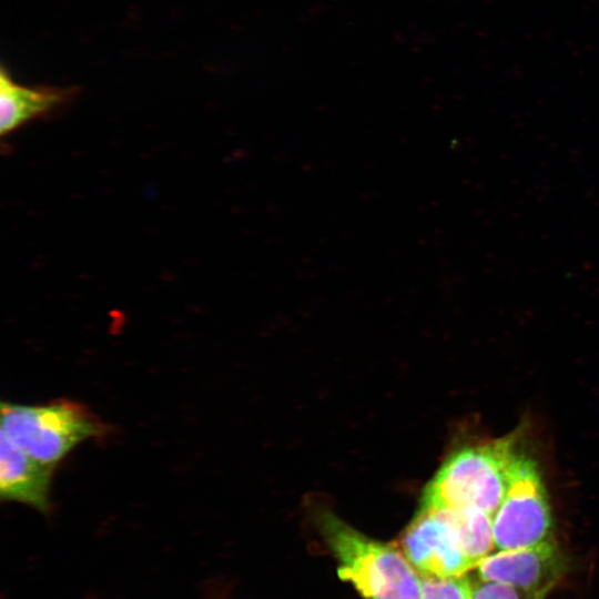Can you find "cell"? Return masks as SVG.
Returning a JSON list of instances; mask_svg holds the SVG:
<instances>
[{
    "label": "cell",
    "mask_w": 599,
    "mask_h": 599,
    "mask_svg": "<svg viewBox=\"0 0 599 599\" xmlns=\"http://www.w3.org/2000/svg\"><path fill=\"white\" fill-rule=\"evenodd\" d=\"M319 532L338 577L363 599H422V576L398 547L373 539L331 511L317 514Z\"/></svg>",
    "instance_id": "cell-1"
},
{
    "label": "cell",
    "mask_w": 599,
    "mask_h": 599,
    "mask_svg": "<svg viewBox=\"0 0 599 599\" xmlns=\"http://www.w3.org/2000/svg\"><path fill=\"white\" fill-rule=\"evenodd\" d=\"M516 453L511 438L464 447L427 484L420 508H477L491 517L506 494Z\"/></svg>",
    "instance_id": "cell-2"
},
{
    "label": "cell",
    "mask_w": 599,
    "mask_h": 599,
    "mask_svg": "<svg viewBox=\"0 0 599 599\" xmlns=\"http://www.w3.org/2000/svg\"><path fill=\"white\" fill-rule=\"evenodd\" d=\"M108 429L88 408L72 400L1 404V433L35 459L52 466L83 440L103 436Z\"/></svg>",
    "instance_id": "cell-3"
},
{
    "label": "cell",
    "mask_w": 599,
    "mask_h": 599,
    "mask_svg": "<svg viewBox=\"0 0 599 599\" xmlns=\"http://www.w3.org/2000/svg\"><path fill=\"white\" fill-rule=\"evenodd\" d=\"M551 512L536 464L515 455L506 494L493 516L497 550L536 547L550 541Z\"/></svg>",
    "instance_id": "cell-4"
},
{
    "label": "cell",
    "mask_w": 599,
    "mask_h": 599,
    "mask_svg": "<svg viewBox=\"0 0 599 599\" xmlns=\"http://www.w3.org/2000/svg\"><path fill=\"white\" fill-rule=\"evenodd\" d=\"M398 548L422 577H460L475 568L448 524L432 509L419 508L402 532Z\"/></svg>",
    "instance_id": "cell-5"
},
{
    "label": "cell",
    "mask_w": 599,
    "mask_h": 599,
    "mask_svg": "<svg viewBox=\"0 0 599 599\" xmlns=\"http://www.w3.org/2000/svg\"><path fill=\"white\" fill-rule=\"evenodd\" d=\"M564 560L552 541L536 547L497 550L475 567L479 579L548 593L564 571Z\"/></svg>",
    "instance_id": "cell-6"
},
{
    "label": "cell",
    "mask_w": 599,
    "mask_h": 599,
    "mask_svg": "<svg viewBox=\"0 0 599 599\" xmlns=\"http://www.w3.org/2000/svg\"><path fill=\"white\" fill-rule=\"evenodd\" d=\"M55 466L44 464L1 433L0 497L48 515L51 511L50 487Z\"/></svg>",
    "instance_id": "cell-7"
},
{
    "label": "cell",
    "mask_w": 599,
    "mask_h": 599,
    "mask_svg": "<svg viewBox=\"0 0 599 599\" xmlns=\"http://www.w3.org/2000/svg\"><path fill=\"white\" fill-rule=\"evenodd\" d=\"M70 90L31 88L16 82L7 70L0 75V132L6 135L50 113L70 98Z\"/></svg>",
    "instance_id": "cell-8"
},
{
    "label": "cell",
    "mask_w": 599,
    "mask_h": 599,
    "mask_svg": "<svg viewBox=\"0 0 599 599\" xmlns=\"http://www.w3.org/2000/svg\"><path fill=\"white\" fill-rule=\"evenodd\" d=\"M432 510L448 524L464 554L475 567L495 549L493 517L489 514L477 508Z\"/></svg>",
    "instance_id": "cell-9"
},
{
    "label": "cell",
    "mask_w": 599,
    "mask_h": 599,
    "mask_svg": "<svg viewBox=\"0 0 599 599\" xmlns=\"http://www.w3.org/2000/svg\"><path fill=\"white\" fill-rule=\"evenodd\" d=\"M473 580L468 576L422 577V599H470Z\"/></svg>",
    "instance_id": "cell-10"
},
{
    "label": "cell",
    "mask_w": 599,
    "mask_h": 599,
    "mask_svg": "<svg viewBox=\"0 0 599 599\" xmlns=\"http://www.w3.org/2000/svg\"><path fill=\"white\" fill-rule=\"evenodd\" d=\"M546 592L520 589L508 583L477 579L471 582L470 599H544Z\"/></svg>",
    "instance_id": "cell-11"
},
{
    "label": "cell",
    "mask_w": 599,
    "mask_h": 599,
    "mask_svg": "<svg viewBox=\"0 0 599 599\" xmlns=\"http://www.w3.org/2000/svg\"><path fill=\"white\" fill-rule=\"evenodd\" d=\"M210 599H223V597L221 593L212 592Z\"/></svg>",
    "instance_id": "cell-12"
}]
</instances>
